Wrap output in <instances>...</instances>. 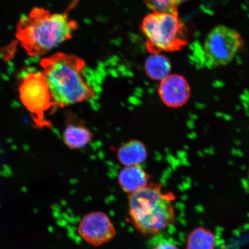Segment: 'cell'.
Here are the masks:
<instances>
[{
    "mask_svg": "<svg viewBox=\"0 0 249 249\" xmlns=\"http://www.w3.org/2000/svg\"><path fill=\"white\" fill-rule=\"evenodd\" d=\"M78 27L67 12L52 13L36 7L18 20L15 36L28 55L39 57L70 40Z\"/></svg>",
    "mask_w": 249,
    "mask_h": 249,
    "instance_id": "obj_1",
    "label": "cell"
},
{
    "mask_svg": "<svg viewBox=\"0 0 249 249\" xmlns=\"http://www.w3.org/2000/svg\"><path fill=\"white\" fill-rule=\"evenodd\" d=\"M57 107L79 104L95 95L84 71L85 60L76 55L58 52L40 62Z\"/></svg>",
    "mask_w": 249,
    "mask_h": 249,
    "instance_id": "obj_2",
    "label": "cell"
},
{
    "mask_svg": "<svg viewBox=\"0 0 249 249\" xmlns=\"http://www.w3.org/2000/svg\"><path fill=\"white\" fill-rule=\"evenodd\" d=\"M171 193H164L160 183H150L129 196V214L137 230L155 235L175 221Z\"/></svg>",
    "mask_w": 249,
    "mask_h": 249,
    "instance_id": "obj_3",
    "label": "cell"
},
{
    "mask_svg": "<svg viewBox=\"0 0 249 249\" xmlns=\"http://www.w3.org/2000/svg\"><path fill=\"white\" fill-rule=\"evenodd\" d=\"M140 29L151 54L179 51L189 43L188 29L178 12H153L143 18Z\"/></svg>",
    "mask_w": 249,
    "mask_h": 249,
    "instance_id": "obj_4",
    "label": "cell"
},
{
    "mask_svg": "<svg viewBox=\"0 0 249 249\" xmlns=\"http://www.w3.org/2000/svg\"><path fill=\"white\" fill-rule=\"evenodd\" d=\"M244 41L237 31L225 26L212 30L205 40L197 61L200 66L214 68L229 64L244 48Z\"/></svg>",
    "mask_w": 249,
    "mask_h": 249,
    "instance_id": "obj_5",
    "label": "cell"
},
{
    "mask_svg": "<svg viewBox=\"0 0 249 249\" xmlns=\"http://www.w3.org/2000/svg\"><path fill=\"white\" fill-rule=\"evenodd\" d=\"M21 103L30 112L34 123L39 127L50 126L45 115L57 108L43 71H32L25 76L19 87Z\"/></svg>",
    "mask_w": 249,
    "mask_h": 249,
    "instance_id": "obj_6",
    "label": "cell"
},
{
    "mask_svg": "<svg viewBox=\"0 0 249 249\" xmlns=\"http://www.w3.org/2000/svg\"><path fill=\"white\" fill-rule=\"evenodd\" d=\"M78 232L83 240L95 247L111 241L116 233L110 219L102 212L86 214L81 220Z\"/></svg>",
    "mask_w": 249,
    "mask_h": 249,
    "instance_id": "obj_7",
    "label": "cell"
},
{
    "mask_svg": "<svg viewBox=\"0 0 249 249\" xmlns=\"http://www.w3.org/2000/svg\"><path fill=\"white\" fill-rule=\"evenodd\" d=\"M191 87L187 80L179 74H170L161 80L158 93L161 100L168 107H183L191 96Z\"/></svg>",
    "mask_w": 249,
    "mask_h": 249,
    "instance_id": "obj_8",
    "label": "cell"
},
{
    "mask_svg": "<svg viewBox=\"0 0 249 249\" xmlns=\"http://www.w3.org/2000/svg\"><path fill=\"white\" fill-rule=\"evenodd\" d=\"M150 177L140 166H125L118 176L121 189L129 195L145 188L148 184Z\"/></svg>",
    "mask_w": 249,
    "mask_h": 249,
    "instance_id": "obj_9",
    "label": "cell"
},
{
    "mask_svg": "<svg viewBox=\"0 0 249 249\" xmlns=\"http://www.w3.org/2000/svg\"><path fill=\"white\" fill-rule=\"evenodd\" d=\"M117 156L120 162L124 166H137L146 160L147 151L142 142L132 140L121 146Z\"/></svg>",
    "mask_w": 249,
    "mask_h": 249,
    "instance_id": "obj_10",
    "label": "cell"
},
{
    "mask_svg": "<svg viewBox=\"0 0 249 249\" xmlns=\"http://www.w3.org/2000/svg\"><path fill=\"white\" fill-rule=\"evenodd\" d=\"M65 144L72 149L85 147L91 141L92 133L80 124H68L63 134Z\"/></svg>",
    "mask_w": 249,
    "mask_h": 249,
    "instance_id": "obj_11",
    "label": "cell"
},
{
    "mask_svg": "<svg viewBox=\"0 0 249 249\" xmlns=\"http://www.w3.org/2000/svg\"><path fill=\"white\" fill-rule=\"evenodd\" d=\"M144 69L150 79L161 82L170 75L171 64L169 59L163 54H151L145 62Z\"/></svg>",
    "mask_w": 249,
    "mask_h": 249,
    "instance_id": "obj_12",
    "label": "cell"
},
{
    "mask_svg": "<svg viewBox=\"0 0 249 249\" xmlns=\"http://www.w3.org/2000/svg\"><path fill=\"white\" fill-rule=\"evenodd\" d=\"M216 238L213 233L204 227L193 230L188 235L186 249H214Z\"/></svg>",
    "mask_w": 249,
    "mask_h": 249,
    "instance_id": "obj_13",
    "label": "cell"
},
{
    "mask_svg": "<svg viewBox=\"0 0 249 249\" xmlns=\"http://www.w3.org/2000/svg\"><path fill=\"white\" fill-rule=\"evenodd\" d=\"M153 12H178V5L189 0H142Z\"/></svg>",
    "mask_w": 249,
    "mask_h": 249,
    "instance_id": "obj_14",
    "label": "cell"
},
{
    "mask_svg": "<svg viewBox=\"0 0 249 249\" xmlns=\"http://www.w3.org/2000/svg\"><path fill=\"white\" fill-rule=\"evenodd\" d=\"M153 249H179L177 246L170 240L163 239L154 246Z\"/></svg>",
    "mask_w": 249,
    "mask_h": 249,
    "instance_id": "obj_15",
    "label": "cell"
},
{
    "mask_svg": "<svg viewBox=\"0 0 249 249\" xmlns=\"http://www.w3.org/2000/svg\"></svg>",
    "mask_w": 249,
    "mask_h": 249,
    "instance_id": "obj_16",
    "label": "cell"
}]
</instances>
